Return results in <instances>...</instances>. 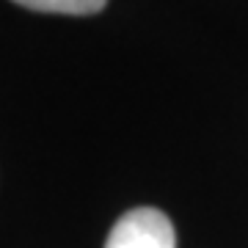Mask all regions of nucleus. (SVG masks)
<instances>
[{
  "instance_id": "nucleus-2",
  "label": "nucleus",
  "mask_w": 248,
  "mask_h": 248,
  "mask_svg": "<svg viewBox=\"0 0 248 248\" xmlns=\"http://www.w3.org/2000/svg\"><path fill=\"white\" fill-rule=\"evenodd\" d=\"M31 11H45V14H72V17H86L105 9L108 0H14Z\"/></svg>"
},
{
  "instance_id": "nucleus-1",
  "label": "nucleus",
  "mask_w": 248,
  "mask_h": 248,
  "mask_svg": "<svg viewBox=\"0 0 248 248\" xmlns=\"http://www.w3.org/2000/svg\"><path fill=\"white\" fill-rule=\"evenodd\" d=\"M105 248H177L174 223L155 207H135L116 221Z\"/></svg>"
}]
</instances>
